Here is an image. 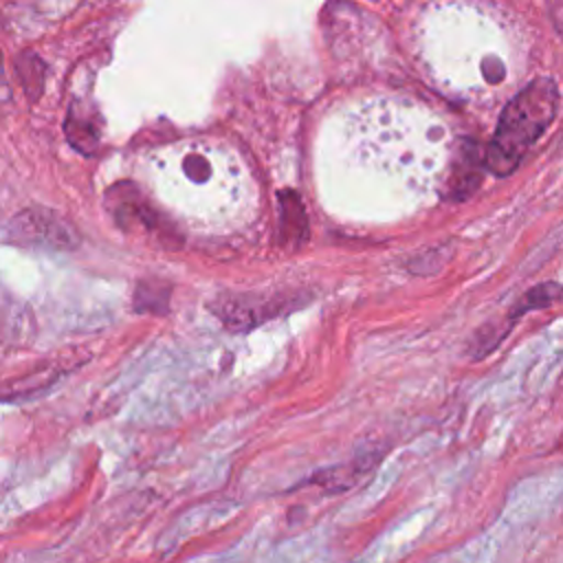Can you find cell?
I'll return each instance as SVG.
<instances>
[{
	"mask_svg": "<svg viewBox=\"0 0 563 563\" xmlns=\"http://www.w3.org/2000/svg\"><path fill=\"white\" fill-rule=\"evenodd\" d=\"M156 178L172 202L183 205L187 216L224 218L251 196L249 174L238 156L213 141H185L163 150L154 158Z\"/></svg>",
	"mask_w": 563,
	"mask_h": 563,
	"instance_id": "cell-1",
	"label": "cell"
},
{
	"mask_svg": "<svg viewBox=\"0 0 563 563\" xmlns=\"http://www.w3.org/2000/svg\"><path fill=\"white\" fill-rule=\"evenodd\" d=\"M559 103L561 95L554 79L537 77L523 86L499 114L493 141L484 152V167L495 176L512 174L556 119Z\"/></svg>",
	"mask_w": 563,
	"mask_h": 563,
	"instance_id": "cell-2",
	"label": "cell"
},
{
	"mask_svg": "<svg viewBox=\"0 0 563 563\" xmlns=\"http://www.w3.org/2000/svg\"><path fill=\"white\" fill-rule=\"evenodd\" d=\"M11 233L22 244H44L62 251L77 249L81 240L75 227L51 209H24L13 218Z\"/></svg>",
	"mask_w": 563,
	"mask_h": 563,
	"instance_id": "cell-3",
	"label": "cell"
},
{
	"mask_svg": "<svg viewBox=\"0 0 563 563\" xmlns=\"http://www.w3.org/2000/svg\"><path fill=\"white\" fill-rule=\"evenodd\" d=\"M297 306V297H266V295H222L213 301V312L231 330H251L257 323L277 317Z\"/></svg>",
	"mask_w": 563,
	"mask_h": 563,
	"instance_id": "cell-4",
	"label": "cell"
},
{
	"mask_svg": "<svg viewBox=\"0 0 563 563\" xmlns=\"http://www.w3.org/2000/svg\"><path fill=\"white\" fill-rule=\"evenodd\" d=\"M308 238V220L301 198L292 191H279V240L286 249H297Z\"/></svg>",
	"mask_w": 563,
	"mask_h": 563,
	"instance_id": "cell-5",
	"label": "cell"
},
{
	"mask_svg": "<svg viewBox=\"0 0 563 563\" xmlns=\"http://www.w3.org/2000/svg\"><path fill=\"white\" fill-rule=\"evenodd\" d=\"M64 132L77 152L95 154V150L99 145V123L95 117L84 112L79 108V103L70 106L66 123H64Z\"/></svg>",
	"mask_w": 563,
	"mask_h": 563,
	"instance_id": "cell-6",
	"label": "cell"
},
{
	"mask_svg": "<svg viewBox=\"0 0 563 563\" xmlns=\"http://www.w3.org/2000/svg\"><path fill=\"white\" fill-rule=\"evenodd\" d=\"M15 68H18V77L22 81V88L26 92V97L31 101H37L42 90H44V79H46V66L44 62L31 53V51H24L20 53V57L15 59Z\"/></svg>",
	"mask_w": 563,
	"mask_h": 563,
	"instance_id": "cell-7",
	"label": "cell"
},
{
	"mask_svg": "<svg viewBox=\"0 0 563 563\" xmlns=\"http://www.w3.org/2000/svg\"><path fill=\"white\" fill-rule=\"evenodd\" d=\"M11 99V90H9V81H7V73H4V64H2V53H0V101Z\"/></svg>",
	"mask_w": 563,
	"mask_h": 563,
	"instance_id": "cell-8",
	"label": "cell"
}]
</instances>
